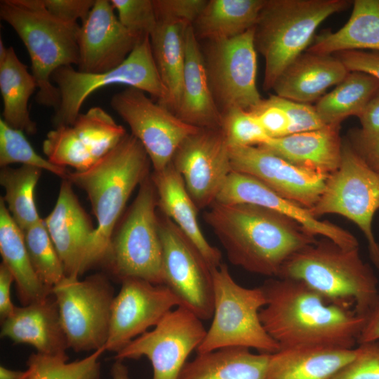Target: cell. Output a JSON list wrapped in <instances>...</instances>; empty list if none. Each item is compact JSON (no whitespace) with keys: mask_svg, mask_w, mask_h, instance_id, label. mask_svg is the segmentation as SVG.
<instances>
[{"mask_svg":"<svg viewBox=\"0 0 379 379\" xmlns=\"http://www.w3.org/2000/svg\"><path fill=\"white\" fill-rule=\"evenodd\" d=\"M266 304L261 323L281 348L328 347L352 349L365 318L333 302L304 283L270 279L260 286Z\"/></svg>","mask_w":379,"mask_h":379,"instance_id":"cell-1","label":"cell"},{"mask_svg":"<svg viewBox=\"0 0 379 379\" xmlns=\"http://www.w3.org/2000/svg\"><path fill=\"white\" fill-rule=\"evenodd\" d=\"M208 208L204 220L230 262L254 274L277 277L293 254L317 241L294 220L262 206L215 201Z\"/></svg>","mask_w":379,"mask_h":379,"instance_id":"cell-2","label":"cell"},{"mask_svg":"<svg viewBox=\"0 0 379 379\" xmlns=\"http://www.w3.org/2000/svg\"><path fill=\"white\" fill-rule=\"evenodd\" d=\"M150 165L142 144L127 133L87 170L68 172L65 179L87 194L97 220L89 254L90 269L104 262L116 224L135 188L150 175Z\"/></svg>","mask_w":379,"mask_h":379,"instance_id":"cell-3","label":"cell"},{"mask_svg":"<svg viewBox=\"0 0 379 379\" xmlns=\"http://www.w3.org/2000/svg\"><path fill=\"white\" fill-rule=\"evenodd\" d=\"M277 277L300 281L365 319L379 295L378 279L359 247L344 248L325 237L293 254Z\"/></svg>","mask_w":379,"mask_h":379,"instance_id":"cell-4","label":"cell"},{"mask_svg":"<svg viewBox=\"0 0 379 379\" xmlns=\"http://www.w3.org/2000/svg\"><path fill=\"white\" fill-rule=\"evenodd\" d=\"M0 17L12 27L27 48L37 84L36 102L56 109L60 97L51 77L61 67L78 65L80 25L53 16L43 0H1Z\"/></svg>","mask_w":379,"mask_h":379,"instance_id":"cell-5","label":"cell"},{"mask_svg":"<svg viewBox=\"0 0 379 379\" xmlns=\"http://www.w3.org/2000/svg\"><path fill=\"white\" fill-rule=\"evenodd\" d=\"M347 0H265L254 27V44L265 62L263 88L303 53L318 27L351 4Z\"/></svg>","mask_w":379,"mask_h":379,"instance_id":"cell-6","label":"cell"},{"mask_svg":"<svg viewBox=\"0 0 379 379\" xmlns=\"http://www.w3.org/2000/svg\"><path fill=\"white\" fill-rule=\"evenodd\" d=\"M214 305L212 322L197 353L243 347L273 354L280 347L265 330L260 311L265 305L261 286L244 287L232 278L226 264L211 269Z\"/></svg>","mask_w":379,"mask_h":379,"instance_id":"cell-7","label":"cell"},{"mask_svg":"<svg viewBox=\"0 0 379 379\" xmlns=\"http://www.w3.org/2000/svg\"><path fill=\"white\" fill-rule=\"evenodd\" d=\"M157 208V194L149 175L139 185L138 194L113 234L103 262L121 281L137 278L163 284Z\"/></svg>","mask_w":379,"mask_h":379,"instance_id":"cell-8","label":"cell"},{"mask_svg":"<svg viewBox=\"0 0 379 379\" xmlns=\"http://www.w3.org/2000/svg\"><path fill=\"white\" fill-rule=\"evenodd\" d=\"M60 93V103L52 123L55 128L72 125L84 101L93 92L107 86L122 84L149 94L166 107L168 92L159 74L149 36H143L128 58L117 67L102 73H85L72 66L57 69L51 77Z\"/></svg>","mask_w":379,"mask_h":379,"instance_id":"cell-9","label":"cell"},{"mask_svg":"<svg viewBox=\"0 0 379 379\" xmlns=\"http://www.w3.org/2000/svg\"><path fill=\"white\" fill-rule=\"evenodd\" d=\"M378 209L379 172L370 168L345 138L339 167L328 175L319 199L309 210L317 218L335 213L354 222L367 240L370 258L379 268V244L372 231Z\"/></svg>","mask_w":379,"mask_h":379,"instance_id":"cell-10","label":"cell"},{"mask_svg":"<svg viewBox=\"0 0 379 379\" xmlns=\"http://www.w3.org/2000/svg\"><path fill=\"white\" fill-rule=\"evenodd\" d=\"M51 293L57 302L68 348L75 352L105 349L115 296L107 277L100 273L84 280L65 277Z\"/></svg>","mask_w":379,"mask_h":379,"instance_id":"cell-11","label":"cell"},{"mask_svg":"<svg viewBox=\"0 0 379 379\" xmlns=\"http://www.w3.org/2000/svg\"><path fill=\"white\" fill-rule=\"evenodd\" d=\"M206 42L201 50L209 85L220 113L236 107L253 110L262 100L256 86L254 27L232 39Z\"/></svg>","mask_w":379,"mask_h":379,"instance_id":"cell-12","label":"cell"},{"mask_svg":"<svg viewBox=\"0 0 379 379\" xmlns=\"http://www.w3.org/2000/svg\"><path fill=\"white\" fill-rule=\"evenodd\" d=\"M162 246L163 284L202 321L213 314L211 269L192 241L163 213H158Z\"/></svg>","mask_w":379,"mask_h":379,"instance_id":"cell-13","label":"cell"},{"mask_svg":"<svg viewBox=\"0 0 379 379\" xmlns=\"http://www.w3.org/2000/svg\"><path fill=\"white\" fill-rule=\"evenodd\" d=\"M206 333L202 320L179 306L166 314L151 331L133 339L116 353V360L138 359L151 362L152 379H178L191 352Z\"/></svg>","mask_w":379,"mask_h":379,"instance_id":"cell-14","label":"cell"},{"mask_svg":"<svg viewBox=\"0 0 379 379\" xmlns=\"http://www.w3.org/2000/svg\"><path fill=\"white\" fill-rule=\"evenodd\" d=\"M110 105L145 148L154 171L166 168L183 140L199 128L184 122L135 88L115 93Z\"/></svg>","mask_w":379,"mask_h":379,"instance_id":"cell-15","label":"cell"},{"mask_svg":"<svg viewBox=\"0 0 379 379\" xmlns=\"http://www.w3.org/2000/svg\"><path fill=\"white\" fill-rule=\"evenodd\" d=\"M126 134L105 109L93 107L80 113L72 125L50 131L42 149L51 163L83 171L108 154Z\"/></svg>","mask_w":379,"mask_h":379,"instance_id":"cell-16","label":"cell"},{"mask_svg":"<svg viewBox=\"0 0 379 379\" xmlns=\"http://www.w3.org/2000/svg\"><path fill=\"white\" fill-rule=\"evenodd\" d=\"M172 163L198 210L215 201L232 171L229 144L221 128H199L187 136Z\"/></svg>","mask_w":379,"mask_h":379,"instance_id":"cell-17","label":"cell"},{"mask_svg":"<svg viewBox=\"0 0 379 379\" xmlns=\"http://www.w3.org/2000/svg\"><path fill=\"white\" fill-rule=\"evenodd\" d=\"M111 307L109 333L105 351L118 352L133 339L155 326L180 302L164 284L128 278Z\"/></svg>","mask_w":379,"mask_h":379,"instance_id":"cell-18","label":"cell"},{"mask_svg":"<svg viewBox=\"0 0 379 379\" xmlns=\"http://www.w3.org/2000/svg\"><path fill=\"white\" fill-rule=\"evenodd\" d=\"M232 171L251 175L308 209L319 199L328 177L300 168L259 146H230Z\"/></svg>","mask_w":379,"mask_h":379,"instance_id":"cell-19","label":"cell"},{"mask_svg":"<svg viewBox=\"0 0 379 379\" xmlns=\"http://www.w3.org/2000/svg\"><path fill=\"white\" fill-rule=\"evenodd\" d=\"M142 37L122 25L110 1L95 0L78 31V70L98 74L117 67Z\"/></svg>","mask_w":379,"mask_h":379,"instance_id":"cell-20","label":"cell"},{"mask_svg":"<svg viewBox=\"0 0 379 379\" xmlns=\"http://www.w3.org/2000/svg\"><path fill=\"white\" fill-rule=\"evenodd\" d=\"M215 201L262 206L294 220L314 236H323L344 248L359 247L358 241L348 231L328 221L319 220L308 208L283 197L258 179L245 173L232 171Z\"/></svg>","mask_w":379,"mask_h":379,"instance_id":"cell-21","label":"cell"},{"mask_svg":"<svg viewBox=\"0 0 379 379\" xmlns=\"http://www.w3.org/2000/svg\"><path fill=\"white\" fill-rule=\"evenodd\" d=\"M72 185L62 179L55 206L44 221L65 277H79L90 269L88 259L95 228Z\"/></svg>","mask_w":379,"mask_h":379,"instance_id":"cell-22","label":"cell"},{"mask_svg":"<svg viewBox=\"0 0 379 379\" xmlns=\"http://www.w3.org/2000/svg\"><path fill=\"white\" fill-rule=\"evenodd\" d=\"M1 338L16 344L32 346L45 355L66 354L67 341L60 322L55 299L46 298L22 307L2 321Z\"/></svg>","mask_w":379,"mask_h":379,"instance_id":"cell-23","label":"cell"},{"mask_svg":"<svg viewBox=\"0 0 379 379\" xmlns=\"http://www.w3.org/2000/svg\"><path fill=\"white\" fill-rule=\"evenodd\" d=\"M150 175L157 191L159 211L192 241L211 269L218 267L222 263L221 252L205 238L197 220L199 210L172 161Z\"/></svg>","mask_w":379,"mask_h":379,"instance_id":"cell-24","label":"cell"},{"mask_svg":"<svg viewBox=\"0 0 379 379\" xmlns=\"http://www.w3.org/2000/svg\"><path fill=\"white\" fill-rule=\"evenodd\" d=\"M348 73L335 55L306 51L283 71L272 90L279 97L310 104L340 84Z\"/></svg>","mask_w":379,"mask_h":379,"instance_id":"cell-25","label":"cell"},{"mask_svg":"<svg viewBox=\"0 0 379 379\" xmlns=\"http://www.w3.org/2000/svg\"><path fill=\"white\" fill-rule=\"evenodd\" d=\"M199 128H221L222 116L209 85L202 50L192 25L185 32V66L182 95L175 113Z\"/></svg>","mask_w":379,"mask_h":379,"instance_id":"cell-26","label":"cell"},{"mask_svg":"<svg viewBox=\"0 0 379 379\" xmlns=\"http://www.w3.org/2000/svg\"><path fill=\"white\" fill-rule=\"evenodd\" d=\"M340 126H326L320 129L270 138L261 147L291 164L329 175L340 166L343 140Z\"/></svg>","mask_w":379,"mask_h":379,"instance_id":"cell-27","label":"cell"},{"mask_svg":"<svg viewBox=\"0 0 379 379\" xmlns=\"http://www.w3.org/2000/svg\"><path fill=\"white\" fill-rule=\"evenodd\" d=\"M356 353V348H281L270 356L266 379H329Z\"/></svg>","mask_w":379,"mask_h":379,"instance_id":"cell-28","label":"cell"},{"mask_svg":"<svg viewBox=\"0 0 379 379\" xmlns=\"http://www.w3.org/2000/svg\"><path fill=\"white\" fill-rule=\"evenodd\" d=\"M270 354L243 347L198 353L185 363L178 379H266Z\"/></svg>","mask_w":379,"mask_h":379,"instance_id":"cell-29","label":"cell"},{"mask_svg":"<svg viewBox=\"0 0 379 379\" xmlns=\"http://www.w3.org/2000/svg\"><path fill=\"white\" fill-rule=\"evenodd\" d=\"M0 253L11 272L22 305L40 301L52 294L38 278L27 249L23 231L0 199Z\"/></svg>","mask_w":379,"mask_h":379,"instance_id":"cell-30","label":"cell"},{"mask_svg":"<svg viewBox=\"0 0 379 379\" xmlns=\"http://www.w3.org/2000/svg\"><path fill=\"white\" fill-rule=\"evenodd\" d=\"M182 21L157 20L150 34L153 58L167 92L166 108L175 113L180 103L185 66V32Z\"/></svg>","mask_w":379,"mask_h":379,"instance_id":"cell-31","label":"cell"},{"mask_svg":"<svg viewBox=\"0 0 379 379\" xmlns=\"http://www.w3.org/2000/svg\"><path fill=\"white\" fill-rule=\"evenodd\" d=\"M371 49L379 52V0H355L347 22L316 36L307 52L329 54Z\"/></svg>","mask_w":379,"mask_h":379,"instance_id":"cell-32","label":"cell"},{"mask_svg":"<svg viewBox=\"0 0 379 379\" xmlns=\"http://www.w3.org/2000/svg\"><path fill=\"white\" fill-rule=\"evenodd\" d=\"M36 88V79L27 65L20 60L13 47H7L6 54L0 58L1 119L9 126L29 135L37 131L28 109L29 99Z\"/></svg>","mask_w":379,"mask_h":379,"instance_id":"cell-33","label":"cell"},{"mask_svg":"<svg viewBox=\"0 0 379 379\" xmlns=\"http://www.w3.org/2000/svg\"><path fill=\"white\" fill-rule=\"evenodd\" d=\"M265 0H208L192 25L199 41L229 39L255 27Z\"/></svg>","mask_w":379,"mask_h":379,"instance_id":"cell-34","label":"cell"},{"mask_svg":"<svg viewBox=\"0 0 379 379\" xmlns=\"http://www.w3.org/2000/svg\"><path fill=\"white\" fill-rule=\"evenodd\" d=\"M379 90V80L361 72H349L345 78L314 105L326 126H340L350 116L358 117Z\"/></svg>","mask_w":379,"mask_h":379,"instance_id":"cell-35","label":"cell"},{"mask_svg":"<svg viewBox=\"0 0 379 379\" xmlns=\"http://www.w3.org/2000/svg\"><path fill=\"white\" fill-rule=\"evenodd\" d=\"M42 170L22 165L2 167L0 183L5 190L3 199L13 219L24 232L42 220L34 202V192Z\"/></svg>","mask_w":379,"mask_h":379,"instance_id":"cell-36","label":"cell"},{"mask_svg":"<svg viewBox=\"0 0 379 379\" xmlns=\"http://www.w3.org/2000/svg\"><path fill=\"white\" fill-rule=\"evenodd\" d=\"M105 349L92 352L87 357L68 362L67 354L45 355L37 352L32 354L27 364L29 371V379H99V361Z\"/></svg>","mask_w":379,"mask_h":379,"instance_id":"cell-37","label":"cell"},{"mask_svg":"<svg viewBox=\"0 0 379 379\" xmlns=\"http://www.w3.org/2000/svg\"><path fill=\"white\" fill-rule=\"evenodd\" d=\"M29 258L41 283L52 288L65 277L64 267L44 219L23 232Z\"/></svg>","mask_w":379,"mask_h":379,"instance_id":"cell-38","label":"cell"},{"mask_svg":"<svg viewBox=\"0 0 379 379\" xmlns=\"http://www.w3.org/2000/svg\"><path fill=\"white\" fill-rule=\"evenodd\" d=\"M36 167L48 171L62 179L69 172L66 168L57 166L38 154L20 130L9 126L0 119V166L11 164Z\"/></svg>","mask_w":379,"mask_h":379,"instance_id":"cell-39","label":"cell"},{"mask_svg":"<svg viewBox=\"0 0 379 379\" xmlns=\"http://www.w3.org/2000/svg\"><path fill=\"white\" fill-rule=\"evenodd\" d=\"M222 116L221 129L230 146H258L270 139L251 111L236 107Z\"/></svg>","mask_w":379,"mask_h":379,"instance_id":"cell-40","label":"cell"},{"mask_svg":"<svg viewBox=\"0 0 379 379\" xmlns=\"http://www.w3.org/2000/svg\"><path fill=\"white\" fill-rule=\"evenodd\" d=\"M122 25L140 36H150L157 25L153 0H110Z\"/></svg>","mask_w":379,"mask_h":379,"instance_id":"cell-41","label":"cell"},{"mask_svg":"<svg viewBox=\"0 0 379 379\" xmlns=\"http://www.w3.org/2000/svg\"><path fill=\"white\" fill-rule=\"evenodd\" d=\"M354 359L329 379H379V343L359 344Z\"/></svg>","mask_w":379,"mask_h":379,"instance_id":"cell-42","label":"cell"},{"mask_svg":"<svg viewBox=\"0 0 379 379\" xmlns=\"http://www.w3.org/2000/svg\"><path fill=\"white\" fill-rule=\"evenodd\" d=\"M267 100L281 108L286 114L290 126L288 135L314 131L326 126L319 116L315 107L309 104L291 100L275 94Z\"/></svg>","mask_w":379,"mask_h":379,"instance_id":"cell-43","label":"cell"},{"mask_svg":"<svg viewBox=\"0 0 379 379\" xmlns=\"http://www.w3.org/2000/svg\"><path fill=\"white\" fill-rule=\"evenodd\" d=\"M208 0H153L157 20L182 21L193 25Z\"/></svg>","mask_w":379,"mask_h":379,"instance_id":"cell-44","label":"cell"},{"mask_svg":"<svg viewBox=\"0 0 379 379\" xmlns=\"http://www.w3.org/2000/svg\"><path fill=\"white\" fill-rule=\"evenodd\" d=\"M251 112L255 115L270 138L288 135L290 121L281 108L270 103L267 99H262L261 103Z\"/></svg>","mask_w":379,"mask_h":379,"instance_id":"cell-45","label":"cell"},{"mask_svg":"<svg viewBox=\"0 0 379 379\" xmlns=\"http://www.w3.org/2000/svg\"><path fill=\"white\" fill-rule=\"evenodd\" d=\"M46 9L58 19L71 24L83 22L95 4V0H43Z\"/></svg>","mask_w":379,"mask_h":379,"instance_id":"cell-46","label":"cell"},{"mask_svg":"<svg viewBox=\"0 0 379 379\" xmlns=\"http://www.w3.org/2000/svg\"><path fill=\"white\" fill-rule=\"evenodd\" d=\"M347 140L362 160L379 172V133L371 134L354 128L349 131Z\"/></svg>","mask_w":379,"mask_h":379,"instance_id":"cell-47","label":"cell"},{"mask_svg":"<svg viewBox=\"0 0 379 379\" xmlns=\"http://www.w3.org/2000/svg\"><path fill=\"white\" fill-rule=\"evenodd\" d=\"M349 72H361L379 80V53L347 51L335 55Z\"/></svg>","mask_w":379,"mask_h":379,"instance_id":"cell-48","label":"cell"},{"mask_svg":"<svg viewBox=\"0 0 379 379\" xmlns=\"http://www.w3.org/2000/svg\"><path fill=\"white\" fill-rule=\"evenodd\" d=\"M13 277L9 270L1 262L0 265V317L4 321L14 311L16 306L11 300V288Z\"/></svg>","mask_w":379,"mask_h":379,"instance_id":"cell-49","label":"cell"},{"mask_svg":"<svg viewBox=\"0 0 379 379\" xmlns=\"http://www.w3.org/2000/svg\"><path fill=\"white\" fill-rule=\"evenodd\" d=\"M357 117L362 131L371 134L379 133V90Z\"/></svg>","mask_w":379,"mask_h":379,"instance_id":"cell-50","label":"cell"},{"mask_svg":"<svg viewBox=\"0 0 379 379\" xmlns=\"http://www.w3.org/2000/svg\"><path fill=\"white\" fill-rule=\"evenodd\" d=\"M379 340V295L372 310L366 317L360 333L359 344L378 341Z\"/></svg>","mask_w":379,"mask_h":379,"instance_id":"cell-51","label":"cell"},{"mask_svg":"<svg viewBox=\"0 0 379 379\" xmlns=\"http://www.w3.org/2000/svg\"><path fill=\"white\" fill-rule=\"evenodd\" d=\"M29 371H16L8 368L4 366H0V379H29Z\"/></svg>","mask_w":379,"mask_h":379,"instance_id":"cell-52","label":"cell"},{"mask_svg":"<svg viewBox=\"0 0 379 379\" xmlns=\"http://www.w3.org/2000/svg\"><path fill=\"white\" fill-rule=\"evenodd\" d=\"M112 379H131L123 361L116 360L111 368Z\"/></svg>","mask_w":379,"mask_h":379,"instance_id":"cell-53","label":"cell"}]
</instances>
